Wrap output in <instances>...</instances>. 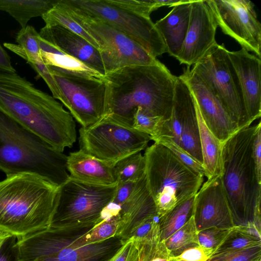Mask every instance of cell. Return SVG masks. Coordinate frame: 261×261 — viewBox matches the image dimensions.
I'll use <instances>...</instances> for the list:
<instances>
[{
  "label": "cell",
  "instance_id": "obj_1",
  "mask_svg": "<svg viewBox=\"0 0 261 261\" xmlns=\"http://www.w3.org/2000/svg\"><path fill=\"white\" fill-rule=\"evenodd\" d=\"M0 108L60 152L76 141L71 114L53 96L16 72L0 71Z\"/></svg>",
  "mask_w": 261,
  "mask_h": 261
},
{
  "label": "cell",
  "instance_id": "obj_2",
  "mask_svg": "<svg viewBox=\"0 0 261 261\" xmlns=\"http://www.w3.org/2000/svg\"><path fill=\"white\" fill-rule=\"evenodd\" d=\"M176 79L162 63L126 66L107 73L104 116L132 127L134 111L141 107L168 120Z\"/></svg>",
  "mask_w": 261,
  "mask_h": 261
},
{
  "label": "cell",
  "instance_id": "obj_3",
  "mask_svg": "<svg viewBox=\"0 0 261 261\" xmlns=\"http://www.w3.org/2000/svg\"><path fill=\"white\" fill-rule=\"evenodd\" d=\"M58 187L34 174L0 181V231L22 237L49 227Z\"/></svg>",
  "mask_w": 261,
  "mask_h": 261
},
{
  "label": "cell",
  "instance_id": "obj_4",
  "mask_svg": "<svg viewBox=\"0 0 261 261\" xmlns=\"http://www.w3.org/2000/svg\"><path fill=\"white\" fill-rule=\"evenodd\" d=\"M67 158L0 108V170L6 176L34 174L58 188L70 176Z\"/></svg>",
  "mask_w": 261,
  "mask_h": 261
},
{
  "label": "cell",
  "instance_id": "obj_5",
  "mask_svg": "<svg viewBox=\"0 0 261 261\" xmlns=\"http://www.w3.org/2000/svg\"><path fill=\"white\" fill-rule=\"evenodd\" d=\"M258 126V123L239 130L223 147L221 178L234 226L253 224L256 208L260 204L261 182L252 153Z\"/></svg>",
  "mask_w": 261,
  "mask_h": 261
},
{
  "label": "cell",
  "instance_id": "obj_6",
  "mask_svg": "<svg viewBox=\"0 0 261 261\" xmlns=\"http://www.w3.org/2000/svg\"><path fill=\"white\" fill-rule=\"evenodd\" d=\"M95 225L65 228L47 227L18 238L19 261H107L125 242L120 236L86 245L76 238Z\"/></svg>",
  "mask_w": 261,
  "mask_h": 261
},
{
  "label": "cell",
  "instance_id": "obj_7",
  "mask_svg": "<svg viewBox=\"0 0 261 261\" xmlns=\"http://www.w3.org/2000/svg\"><path fill=\"white\" fill-rule=\"evenodd\" d=\"M148 190L159 218L178 203L195 195L204 176L192 170L168 148L154 142L143 154Z\"/></svg>",
  "mask_w": 261,
  "mask_h": 261
},
{
  "label": "cell",
  "instance_id": "obj_8",
  "mask_svg": "<svg viewBox=\"0 0 261 261\" xmlns=\"http://www.w3.org/2000/svg\"><path fill=\"white\" fill-rule=\"evenodd\" d=\"M117 185L92 184L69 176L58 188L48 227L65 228L96 224L105 209L113 201Z\"/></svg>",
  "mask_w": 261,
  "mask_h": 261
},
{
  "label": "cell",
  "instance_id": "obj_9",
  "mask_svg": "<svg viewBox=\"0 0 261 261\" xmlns=\"http://www.w3.org/2000/svg\"><path fill=\"white\" fill-rule=\"evenodd\" d=\"M58 3L98 43L106 74L126 66L161 63L142 46L108 23L67 4L64 0H59Z\"/></svg>",
  "mask_w": 261,
  "mask_h": 261
},
{
  "label": "cell",
  "instance_id": "obj_10",
  "mask_svg": "<svg viewBox=\"0 0 261 261\" xmlns=\"http://www.w3.org/2000/svg\"><path fill=\"white\" fill-rule=\"evenodd\" d=\"M80 149L114 165L119 160L148 147L150 136L104 116L95 123L79 129Z\"/></svg>",
  "mask_w": 261,
  "mask_h": 261
},
{
  "label": "cell",
  "instance_id": "obj_11",
  "mask_svg": "<svg viewBox=\"0 0 261 261\" xmlns=\"http://www.w3.org/2000/svg\"><path fill=\"white\" fill-rule=\"evenodd\" d=\"M61 94V102L82 127L89 126L105 115L104 78L47 66Z\"/></svg>",
  "mask_w": 261,
  "mask_h": 261
},
{
  "label": "cell",
  "instance_id": "obj_12",
  "mask_svg": "<svg viewBox=\"0 0 261 261\" xmlns=\"http://www.w3.org/2000/svg\"><path fill=\"white\" fill-rule=\"evenodd\" d=\"M67 4L101 19L127 36L154 58L167 53L163 39L150 17L116 4L114 0H64Z\"/></svg>",
  "mask_w": 261,
  "mask_h": 261
},
{
  "label": "cell",
  "instance_id": "obj_13",
  "mask_svg": "<svg viewBox=\"0 0 261 261\" xmlns=\"http://www.w3.org/2000/svg\"><path fill=\"white\" fill-rule=\"evenodd\" d=\"M192 69L218 97L241 129L251 125L237 73L223 44L216 43Z\"/></svg>",
  "mask_w": 261,
  "mask_h": 261
},
{
  "label": "cell",
  "instance_id": "obj_14",
  "mask_svg": "<svg viewBox=\"0 0 261 261\" xmlns=\"http://www.w3.org/2000/svg\"><path fill=\"white\" fill-rule=\"evenodd\" d=\"M223 32L247 51L261 57V24L249 0H206Z\"/></svg>",
  "mask_w": 261,
  "mask_h": 261
},
{
  "label": "cell",
  "instance_id": "obj_15",
  "mask_svg": "<svg viewBox=\"0 0 261 261\" xmlns=\"http://www.w3.org/2000/svg\"><path fill=\"white\" fill-rule=\"evenodd\" d=\"M166 124L171 136L194 159L202 165L196 102L188 84L177 76L170 119Z\"/></svg>",
  "mask_w": 261,
  "mask_h": 261
},
{
  "label": "cell",
  "instance_id": "obj_16",
  "mask_svg": "<svg viewBox=\"0 0 261 261\" xmlns=\"http://www.w3.org/2000/svg\"><path fill=\"white\" fill-rule=\"evenodd\" d=\"M190 67L180 76L190 88L206 125L224 143L241 129L218 97Z\"/></svg>",
  "mask_w": 261,
  "mask_h": 261
},
{
  "label": "cell",
  "instance_id": "obj_17",
  "mask_svg": "<svg viewBox=\"0 0 261 261\" xmlns=\"http://www.w3.org/2000/svg\"><path fill=\"white\" fill-rule=\"evenodd\" d=\"M218 24L205 1L191 3L190 20L186 38L177 59L188 66L201 60L217 43Z\"/></svg>",
  "mask_w": 261,
  "mask_h": 261
},
{
  "label": "cell",
  "instance_id": "obj_18",
  "mask_svg": "<svg viewBox=\"0 0 261 261\" xmlns=\"http://www.w3.org/2000/svg\"><path fill=\"white\" fill-rule=\"evenodd\" d=\"M193 217L197 231L211 227L230 229L234 227L221 176L202 184L195 196Z\"/></svg>",
  "mask_w": 261,
  "mask_h": 261
},
{
  "label": "cell",
  "instance_id": "obj_19",
  "mask_svg": "<svg viewBox=\"0 0 261 261\" xmlns=\"http://www.w3.org/2000/svg\"><path fill=\"white\" fill-rule=\"evenodd\" d=\"M228 55L237 73L251 124L261 116L260 58L243 48L238 51L228 50Z\"/></svg>",
  "mask_w": 261,
  "mask_h": 261
},
{
  "label": "cell",
  "instance_id": "obj_20",
  "mask_svg": "<svg viewBox=\"0 0 261 261\" xmlns=\"http://www.w3.org/2000/svg\"><path fill=\"white\" fill-rule=\"evenodd\" d=\"M39 34L42 39L60 51L105 75V67L99 50L78 34L58 24L45 25L40 29Z\"/></svg>",
  "mask_w": 261,
  "mask_h": 261
},
{
  "label": "cell",
  "instance_id": "obj_21",
  "mask_svg": "<svg viewBox=\"0 0 261 261\" xmlns=\"http://www.w3.org/2000/svg\"><path fill=\"white\" fill-rule=\"evenodd\" d=\"M66 167L71 178L83 182L103 186L118 184L114 165L81 149L69 153Z\"/></svg>",
  "mask_w": 261,
  "mask_h": 261
},
{
  "label": "cell",
  "instance_id": "obj_22",
  "mask_svg": "<svg viewBox=\"0 0 261 261\" xmlns=\"http://www.w3.org/2000/svg\"><path fill=\"white\" fill-rule=\"evenodd\" d=\"M193 1L174 6L165 16L154 23L165 43L167 53L176 59L187 33Z\"/></svg>",
  "mask_w": 261,
  "mask_h": 261
},
{
  "label": "cell",
  "instance_id": "obj_23",
  "mask_svg": "<svg viewBox=\"0 0 261 261\" xmlns=\"http://www.w3.org/2000/svg\"><path fill=\"white\" fill-rule=\"evenodd\" d=\"M196 108L203 159L202 166L204 176L208 179L222 174V149L224 143L219 140L206 125L196 103Z\"/></svg>",
  "mask_w": 261,
  "mask_h": 261
},
{
  "label": "cell",
  "instance_id": "obj_24",
  "mask_svg": "<svg viewBox=\"0 0 261 261\" xmlns=\"http://www.w3.org/2000/svg\"><path fill=\"white\" fill-rule=\"evenodd\" d=\"M118 206L110 203L105 209L99 222L75 240L76 244L86 245L120 236L125 228V221Z\"/></svg>",
  "mask_w": 261,
  "mask_h": 261
},
{
  "label": "cell",
  "instance_id": "obj_25",
  "mask_svg": "<svg viewBox=\"0 0 261 261\" xmlns=\"http://www.w3.org/2000/svg\"><path fill=\"white\" fill-rule=\"evenodd\" d=\"M58 0H0V10L8 13L25 28L30 20L48 12Z\"/></svg>",
  "mask_w": 261,
  "mask_h": 261
},
{
  "label": "cell",
  "instance_id": "obj_26",
  "mask_svg": "<svg viewBox=\"0 0 261 261\" xmlns=\"http://www.w3.org/2000/svg\"><path fill=\"white\" fill-rule=\"evenodd\" d=\"M41 56L46 66L93 76L104 78L100 73L79 60L60 51L39 36Z\"/></svg>",
  "mask_w": 261,
  "mask_h": 261
},
{
  "label": "cell",
  "instance_id": "obj_27",
  "mask_svg": "<svg viewBox=\"0 0 261 261\" xmlns=\"http://www.w3.org/2000/svg\"><path fill=\"white\" fill-rule=\"evenodd\" d=\"M16 44L5 43L4 46L30 64L43 63L39 43V34L32 25L20 29L16 36Z\"/></svg>",
  "mask_w": 261,
  "mask_h": 261
},
{
  "label": "cell",
  "instance_id": "obj_28",
  "mask_svg": "<svg viewBox=\"0 0 261 261\" xmlns=\"http://www.w3.org/2000/svg\"><path fill=\"white\" fill-rule=\"evenodd\" d=\"M195 196L178 203L159 218V239L161 242H164L193 217Z\"/></svg>",
  "mask_w": 261,
  "mask_h": 261
},
{
  "label": "cell",
  "instance_id": "obj_29",
  "mask_svg": "<svg viewBox=\"0 0 261 261\" xmlns=\"http://www.w3.org/2000/svg\"><path fill=\"white\" fill-rule=\"evenodd\" d=\"M166 121L162 117L138 107L133 114L132 127L149 135L151 140L154 141L161 136H168V132L165 125Z\"/></svg>",
  "mask_w": 261,
  "mask_h": 261
},
{
  "label": "cell",
  "instance_id": "obj_30",
  "mask_svg": "<svg viewBox=\"0 0 261 261\" xmlns=\"http://www.w3.org/2000/svg\"><path fill=\"white\" fill-rule=\"evenodd\" d=\"M163 242L170 255L173 257L192 246L198 245V231L193 217Z\"/></svg>",
  "mask_w": 261,
  "mask_h": 261
},
{
  "label": "cell",
  "instance_id": "obj_31",
  "mask_svg": "<svg viewBox=\"0 0 261 261\" xmlns=\"http://www.w3.org/2000/svg\"><path fill=\"white\" fill-rule=\"evenodd\" d=\"M118 184L136 182L145 176V160L141 152L118 161L114 165Z\"/></svg>",
  "mask_w": 261,
  "mask_h": 261
},
{
  "label": "cell",
  "instance_id": "obj_32",
  "mask_svg": "<svg viewBox=\"0 0 261 261\" xmlns=\"http://www.w3.org/2000/svg\"><path fill=\"white\" fill-rule=\"evenodd\" d=\"M58 1L48 12L41 17L45 25L58 24L64 27L84 38L99 50L97 41L66 12L59 4Z\"/></svg>",
  "mask_w": 261,
  "mask_h": 261
},
{
  "label": "cell",
  "instance_id": "obj_33",
  "mask_svg": "<svg viewBox=\"0 0 261 261\" xmlns=\"http://www.w3.org/2000/svg\"><path fill=\"white\" fill-rule=\"evenodd\" d=\"M158 216L140 221L129 227L121 238L125 242L129 239L135 241H148L159 238Z\"/></svg>",
  "mask_w": 261,
  "mask_h": 261
},
{
  "label": "cell",
  "instance_id": "obj_34",
  "mask_svg": "<svg viewBox=\"0 0 261 261\" xmlns=\"http://www.w3.org/2000/svg\"><path fill=\"white\" fill-rule=\"evenodd\" d=\"M114 2L127 9L140 15L150 17L151 12L163 7H173L188 2V0H114Z\"/></svg>",
  "mask_w": 261,
  "mask_h": 261
},
{
  "label": "cell",
  "instance_id": "obj_35",
  "mask_svg": "<svg viewBox=\"0 0 261 261\" xmlns=\"http://www.w3.org/2000/svg\"><path fill=\"white\" fill-rule=\"evenodd\" d=\"M135 241L139 251V261H171L172 256L159 238Z\"/></svg>",
  "mask_w": 261,
  "mask_h": 261
},
{
  "label": "cell",
  "instance_id": "obj_36",
  "mask_svg": "<svg viewBox=\"0 0 261 261\" xmlns=\"http://www.w3.org/2000/svg\"><path fill=\"white\" fill-rule=\"evenodd\" d=\"M261 245V239L247 234L233 227L213 253L243 249Z\"/></svg>",
  "mask_w": 261,
  "mask_h": 261
},
{
  "label": "cell",
  "instance_id": "obj_37",
  "mask_svg": "<svg viewBox=\"0 0 261 261\" xmlns=\"http://www.w3.org/2000/svg\"><path fill=\"white\" fill-rule=\"evenodd\" d=\"M230 229L211 227L198 231V244L208 258L222 243Z\"/></svg>",
  "mask_w": 261,
  "mask_h": 261
},
{
  "label": "cell",
  "instance_id": "obj_38",
  "mask_svg": "<svg viewBox=\"0 0 261 261\" xmlns=\"http://www.w3.org/2000/svg\"><path fill=\"white\" fill-rule=\"evenodd\" d=\"M168 148L180 161L195 173L204 176V170L202 164L194 159L180 145L169 136H163L154 141Z\"/></svg>",
  "mask_w": 261,
  "mask_h": 261
},
{
  "label": "cell",
  "instance_id": "obj_39",
  "mask_svg": "<svg viewBox=\"0 0 261 261\" xmlns=\"http://www.w3.org/2000/svg\"><path fill=\"white\" fill-rule=\"evenodd\" d=\"M206 261H261V245L215 253Z\"/></svg>",
  "mask_w": 261,
  "mask_h": 261
},
{
  "label": "cell",
  "instance_id": "obj_40",
  "mask_svg": "<svg viewBox=\"0 0 261 261\" xmlns=\"http://www.w3.org/2000/svg\"><path fill=\"white\" fill-rule=\"evenodd\" d=\"M18 237L9 234L0 246V261H19Z\"/></svg>",
  "mask_w": 261,
  "mask_h": 261
},
{
  "label": "cell",
  "instance_id": "obj_41",
  "mask_svg": "<svg viewBox=\"0 0 261 261\" xmlns=\"http://www.w3.org/2000/svg\"><path fill=\"white\" fill-rule=\"evenodd\" d=\"M107 261H139V251L135 241L132 239L127 240Z\"/></svg>",
  "mask_w": 261,
  "mask_h": 261
},
{
  "label": "cell",
  "instance_id": "obj_42",
  "mask_svg": "<svg viewBox=\"0 0 261 261\" xmlns=\"http://www.w3.org/2000/svg\"><path fill=\"white\" fill-rule=\"evenodd\" d=\"M252 153L257 178L261 182V123L258 122L253 140Z\"/></svg>",
  "mask_w": 261,
  "mask_h": 261
},
{
  "label": "cell",
  "instance_id": "obj_43",
  "mask_svg": "<svg viewBox=\"0 0 261 261\" xmlns=\"http://www.w3.org/2000/svg\"><path fill=\"white\" fill-rule=\"evenodd\" d=\"M176 257L185 261H206L208 258L199 245L188 248Z\"/></svg>",
  "mask_w": 261,
  "mask_h": 261
},
{
  "label": "cell",
  "instance_id": "obj_44",
  "mask_svg": "<svg viewBox=\"0 0 261 261\" xmlns=\"http://www.w3.org/2000/svg\"><path fill=\"white\" fill-rule=\"evenodd\" d=\"M0 71L16 72L13 67L9 55L0 43Z\"/></svg>",
  "mask_w": 261,
  "mask_h": 261
},
{
  "label": "cell",
  "instance_id": "obj_45",
  "mask_svg": "<svg viewBox=\"0 0 261 261\" xmlns=\"http://www.w3.org/2000/svg\"><path fill=\"white\" fill-rule=\"evenodd\" d=\"M234 227L247 234L261 239L260 231H259L253 223Z\"/></svg>",
  "mask_w": 261,
  "mask_h": 261
},
{
  "label": "cell",
  "instance_id": "obj_46",
  "mask_svg": "<svg viewBox=\"0 0 261 261\" xmlns=\"http://www.w3.org/2000/svg\"><path fill=\"white\" fill-rule=\"evenodd\" d=\"M9 233L0 231V246Z\"/></svg>",
  "mask_w": 261,
  "mask_h": 261
}]
</instances>
